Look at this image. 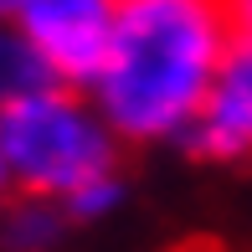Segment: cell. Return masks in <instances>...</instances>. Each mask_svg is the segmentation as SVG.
<instances>
[{
    "label": "cell",
    "mask_w": 252,
    "mask_h": 252,
    "mask_svg": "<svg viewBox=\"0 0 252 252\" xmlns=\"http://www.w3.org/2000/svg\"><path fill=\"white\" fill-rule=\"evenodd\" d=\"M226 16V31H232V41H252V0H216Z\"/></svg>",
    "instance_id": "obj_5"
},
{
    "label": "cell",
    "mask_w": 252,
    "mask_h": 252,
    "mask_svg": "<svg viewBox=\"0 0 252 252\" xmlns=\"http://www.w3.org/2000/svg\"><path fill=\"white\" fill-rule=\"evenodd\" d=\"M21 36L31 41L57 77H103L119 26V0H21Z\"/></svg>",
    "instance_id": "obj_3"
},
{
    "label": "cell",
    "mask_w": 252,
    "mask_h": 252,
    "mask_svg": "<svg viewBox=\"0 0 252 252\" xmlns=\"http://www.w3.org/2000/svg\"><path fill=\"white\" fill-rule=\"evenodd\" d=\"M0 150H5L10 190L26 201L62 196L72 211H98L113 201V150L103 129L62 93L5 98Z\"/></svg>",
    "instance_id": "obj_2"
},
{
    "label": "cell",
    "mask_w": 252,
    "mask_h": 252,
    "mask_svg": "<svg viewBox=\"0 0 252 252\" xmlns=\"http://www.w3.org/2000/svg\"><path fill=\"white\" fill-rule=\"evenodd\" d=\"M226 41L232 31L216 0H119L113 52L98 77L113 129L150 139L196 124Z\"/></svg>",
    "instance_id": "obj_1"
},
{
    "label": "cell",
    "mask_w": 252,
    "mask_h": 252,
    "mask_svg": "<svg viewBox=\"0 0 252 252\" xmlns=\"http://www.w3.org/2000/svg\"><path fill=\"white\" fill-rule=\"evenodd\" d=\"M186 144L206 159L252 155V41H226L216 83L190 124Z\"/></svg>",
    "instance_id": "obj_4"
}]
</instances>
